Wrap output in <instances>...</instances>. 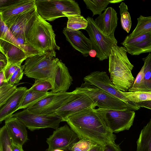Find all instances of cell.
I'll list each match as a JSON object with an SVG mask.
<instances>
[{
	"mask_svg": "<svg viewBox=\"0 0 151 151\" xmlns=\"http://www.w3.org/2000/svg\"><path fill=\"white\" fill-rule=\"evenodd\" d=\"M84 83L99 88L122 100L132 110L139 109L137 104L129 100L117 89L111 81L105 71L93 72L83 78Z\"/></svg>",
	"mask_w": 151,
	"mask_h": 151,
	"instance_id": "10",
	"label": "cell"
},
{
	"mask_svg": "<svg viewBox=\"0 0 151 151\" xmlns=\"http://www.w3.org/2000/svg\"><path fill=\"white\" fill-rule=\"evenodd\" d=\"M86 19L88 25L85 30L88 34L92 49L97 53L96 57L100 61L108 59L112 47L117 44V40L114 35H104L97 27L92 17L88 16Z\"/></svg>",
	"mask_w": 151,
	"mask_h": 151,
	"instance_id": "7",
	"label": "cell"
},
{
	"mask_svg": "<svg viewBox=\"0 0 151 151\" xmlns=\"http://www.w3.org/2000/svg\"><path fill=\"white\" fill-rule=\"evenodd\" d=\"M68 20L66 28L72 30L85 29L88 25L86 19L80 15H69L65 16Z\"/></svg>",
	"mask_w": 151,
	"mask_h": 151,
	"instance_id": "26",
	"label": "cell"
},
{
	"mask_svg": "<svg viewBox=\"0 0 151 151\" xmlns=\"http://www.w3.org/2000/svg\"><path fill=\"white\" fill-rule=\"evenodd\" d=\"M0 52L6 58L7 65H21L28 57L13 36L4 40L0 39Z\"/></svg>",
	"mask_w": 151,
	"mask_h": 151,
	"instance_id": "13",
	"label": "cell"
},
{
	"mask_svg": "<svg viewBox=\"0 0 151 151\" xmlns=\"http://www.w3.org/2000/svg\"><path fill=\"white\" fill-rule=\"evenodd\" d=\"M13 36L0 14V39L4 40Z\"/></svg>",
	"mask_w": 151,
	"mask_h": 151,
	"instance_id": "39",
	"label": "cell"
},
{
	"mask_svg": "<svg viewBox=\"0 0 151 151\" xmlns=\"http://www.w3.org/2000/svg\"><path fill=\"white\" fill-rule=\"evenodd\" d=\"M150 38H151V32L132 37H129V35H127L121 44L124 46L133 45L144 41Z\"/></svg>",
	"mask_w": 151,
	"mask_h": 151,
	"instance_id": "35",
	"label": "cell"
},
{
	"mask_svg": "<svg viewBox=\"0 0 151 151\" xmlns=\"http://www.w3.org/2000/svg\"><path fill=\"white\" fill-rule=\"evenodd\" d=\"M11 148L12 151H24L22 146L11 143Z\"/></svg>",
	"mask_w": 151,
	"mask_h": 151,
	"instance_id": "45",
	"label": "cell"
},
{
	"mask_svg": "<svg viewBox=\"0 0 151 151\" xmlns=\"http://www.w3.org/2000/svg\"><path fill=\"white\" fill-rule=\"evenodd\" d=\"M124 0H109L110 3H117L122 2Z\"/></svg>",
	"mask_w": 151,
	"mask_h": 151,
	"instance_id": "49",
	"label": "cell"
},
{
	"mask_svg": "<svg viewBox=\"0 0 151 151\" xmlns=\"http://www.w3.org/2000/svg\"><path fill=\"white\" fill-rule=\"evenodd\" d=\"M88 54L90 57L94 58L96 57L97 53L95 50L92 49L89 51Z\"/></svg>",
	"mask_w": 151,
	"mask_h": 151,
	"instance_id": "48",
	"label": "cell"
},
{
	"mask_svg": "<svg viewBox=\"0 0 151 151\" xmlns=\"http://www.w3.org/2000/svg\"><path fill=\"white\" fill-rule=\"evenodd\" d=\"M50 92H40L29 88L24 95L18 110L28 108L50 94Z\"/></svg>",
	"mask_w": 151,
	"mask_h": 151,
	"instance_id": "23",
	"label": "cell"
},
{
	"mask_svg": "<svg viewBox=\"0 0 151 151\" xmlns=\"http://www.w3.org/2000/svg\"><path fill=\"white\" fill-rule=\"evenodd\" d=\"M61 62L58 58H50L45 55L30 56L26 59L23 65L24 74L28 78L49 82L52 89Z\"/></svg>",
	"mask_w": 151,
	"mask_h": 151,
	"instance_id": "4",
	"label": "cell"
},
{
	"mask_svg": "<svg viewBox=\"0 0 151 151\" xmlns=\"http://www.w3.org/2000/svg\"><path fill=\"white\" fill-rule=\"evenodd\" d=\"M66 122L80 140H90L104 146L115 142L116 136L97 114L94 109H84L67 118Z\"/></svg>",
	"mask_w": 151,
	"mask_h": 151,
	"instance_id": "1",
	"label": "cell"
},
{
	"mask_svg": "<svg viewBox=\"0 0 151 151\" xmlns=\"http://www.w3.org/2000/svg\"><path fill=\"white\" fill-rule=\"evenodd\" d=\"M24 65H20L11 76L8 83L12 86L18 83L22 78L24 74Z\"/></svg>",
	"mask_w": 151,
	"mask_h": 151,
	"instance_id": "38",
	"label": "cell"
},
{
	"mask_svg": "<svg viewBox=\"0 0 151 151\" xmlns=\"http://www.w3.org/2000/svg\"><path fill=\"white\" fill-rule=\"evenodd\" d=\"M80 140L77 134L67 124L58 128L46 141L48 147L46 151L59 149L70 150L74 145Z\"/></svg>",
	"mask_w": 151,
	"mask_h": 151,
	"instance_id": "12",
	"label": "cell"
},
{
	"mask_svg": "<svg viewBox=\"0 0 151 151\" xmlns=\"http://www.w3.org/2000/svg\"><path fill=\"white\" fill-rule=\"evenodd\" d=\"M73 92L82 93L93 101L99 108L107 109H130L124 102L117 98L97 88L83 83L80 87L76 88Z\"/></svg>",
	"mask_w": 151,
	"mask_h": 151,
	"instance_id": "8",
	"label": "cell"
},
{
	"mask_svg": "<svg viewBox=\"0 0 151 151\" xmlns=\"http://www.w3.org/2000/svg\"><path fill=\"white\" fill-rule=\"evenodd\" d=\"M38 15L35 6L19 16L9 28L14 37H15L19 35L26 37L28 30Z\"/></svg>",
	"mask_w": 151,
	"mask_h": 151,
	"instance_id": "15",
	"label": "cell"
},
{
	"mask_svg": "<svg viewBox=\"0 0 151 151\" xmlns=\"http://www.w3.org/2000/svg\"><path fill=\"white\" fill-rule=\"evenodd\" d=\"M15 38L17 43L27 53L28 57L37 55H41L28 43L25 36L19 35Z\"/></svg>",
	"mask_w": 151,
	"mask_h": 151,
	"instance_id": "33",
	"label": "cell"
},
{
	"mask_svg": "<svg viewBox=\"0 0 151 151\" xmlns=\"http://www.w3.org/2000/svg\"><path fill=\"white\" fill-rule=\"evenodd\" d=\"M18 0H0V13Z\"/></svg>",
	"mask_w": 151,
	"mask_h": 151,
	"instance_id": "41",
	"label": "cell"
},
{
	"mask_svg": "<svg viewBox=\"0 0 151 151\" xmlns=\"http://www.w3.org/2000/svg\"><path fill=\"white\" fill-rule=\"evenodd\" d=\"M63 32L67 40L76 50L80 52L84 57L89 55V51L92 49L91 42L79 30H74L64 28Z\"/></svg>",
	"mask_w": 151,
	"mask_h": 151,
	"instance_id": "17",
	"label": "cell"
},
{
	"mask_svg": "<svg viewBox=\"0 0 151 151\" xmlns=\"http://www.w3.org/2000/svg\"><path fill=\"white\" fill-rule=\"evenodd\" d=\"M53 151H64V150L59 149H56L53 150Z\"/></svg>",
	"mask_w": 151,
	"mask_h": 151,
	"instance_id": "51",
	"label": "cell"
},
{
	"mask_svg": "<svg viewBox=\"0 0 151 151\" xmlns=\"http://www.w3.org/2000/svg\"><path fill=\"white\" fill-rule=\"evenodd\" d=\"M137 25L129 36L132 37L151 32V17L140 15L137 19Z\"/></svg>",
	"mask_w": 151,
	"mask_h": 151,
	"instance_id": "24",
	"label": "cell"
},
{
	"mask_svg": "<svg viewBox=\"0 0 151 151\" xmlns=\"http://www.w3.org/2000/svg\"><path fill=\"white\" fill-rule=\"evenodd\" d=\"M5 67L0 68V87L7 82L6 81L4 74V70Z\"/></svg>",
	"mask_w": 151,
	"mask_h": 151,
	"instance_id": "43",
	"label": "cell"
},
{
	"mask_svg": "<svg viewBox=\"0 0 151 151\" xmlns=\"http://www.w3.org/2000/svg\"><path fill=\"white\" fill-rule=\"evenodd\" d=\"M5 124L12 142L22 146L28 140L25 125L14 116L5 120Z\"/></svg>",
	"mask_w": 151,
	"mask_h": 151,
	"instance_id": "19",
	"label": "cell"
},
{
	"mask_svg": "<svg viewBox=\"0 0 151 151\" xmlns=\"http://www.w3.org/2000/svg\"><path fill=\"white\" fill-rule=\"evenodd\" d=\"M30 88L39 92H47L48 90L52 89V86L50 83L47 81L35 79L34 83Z\"/></svg>",
	"mask_w": 151,
	"mask_h": 151,
	"instance_id": "37",
	"label": "cell"
},
{
	"mask_svg": "<svg viewBox=\"0 0 151 151\" xmlns=\"http://www.w3.org/2000/svg\"><path fill=\"white\" fill-rule=\"evenodd\" d=\"M27 90L26 87L17 88L14 93L0 108V123L12 117L13 113L18 110Z\"/></svg>",
	"mask_w": 151,
	"mask_h": 151,
	"instance_id": "20",
	"label": "cell"
},
{
	"mask_svg": "<svg viewBox=\"0 0 151 151\" xmlns=\"http://www.w3.org/2000/svg\"><path fill=\"white\" fill-rule=\"evenodd\" d=\"M97 143L88 140L80 139L71 148V151H88Z\"/></svg>",
	"mask_w": 151,
	"mask_h": 151,
	"instance_id": "36",
	"label": "cell"
},
{
	"mask_svg": "<svg viewBox=\"0 0 151 151\" xmlns=\"http://www.w3.org/2000/svg\"><path fill=\"white\" fill-rule=\"evenodd\" d=\"M143 65L140 71L137 75L132 86L128 90L129 91L134 92L139 91H151L147 86L144 77Z\"/></svg>",
	"mask_w": 151,
	"mask_h": 151,
	"instance_id": "30",
	"label": "cell"
},
{
	"mask_svg": "<svg viewBox=\"0 0 151 151\" xmlns=\"http://www.w3.org/2000/svg\"><path fill=\"white\" fill-rule=\"evenodd\" d=\"M73 79L65 64L62 62L59 70L55 80L52 93L66 92L72 84Z\"/></svg>",
	"mask_w": 151,
	"mask_h": 151,
	"instance_id": "21",
	"label": "cell"
},
{
	"mask_svg": "<svg viewBox=\"0 0 151 151\" xmlns=\"http://www.w3.org/2000/svg\"><path fill=\"white\" fill-rule=\"evenodd\" d=\"M0 59L6 60L5 57L1 53H0Z\"/></svg>",
	"mask_w": 151,
	"mask_h": 151,
	"instance_id": "50",
	"label": "cell"
},
{
	"mask_svg": "<svg viewBox=\"0 0 151 151\" xmlns=\"http://www.w3.org/2000/svg\"><path fill=\"white\" fill-rule=\"evenodd\" d=\"M137 106L139 107H143L151 109V101H143L137 104Z\"/></svg>",
	"mask_w": 151,
	"mask_h": 151,
	"instance_id": "44",
	"label": "cell"
},
{
	"mask_svg": "<svg viewBox=\"0 0 151 151\" xmlns=\"http://www.w3.org/2000/svg\"><path fill=\"white\" fill-rule=\"evenodd\" d=\"M26 39L32 47L49 58H55L56 50L60 49L56 43L52 25L39 15L28 30Z\"/></svg>",
	"mask_w": 151,
	"mask_h": 151,
	"instance_id": "3",
	"label": "cell"
},
{
	"mask_svg": "<svg viewBox=\"0 0 151 151\" xmlns=\"http://www.w3.org/2000/svg\"><path fill=\"white\" fill-rule=\"evenodd\" d=\"M99 116L105 122L114 133L128 130L132 125L135 111L128 109H94Z\"/></svg>",
	"mask_w": 151,
	"mask_h": 151,
	"instance_id": "6",
	"label": "cell"
},
{
	"mask_svg": "<svg viewBox=\"0 0 151 151\" xmlns=\"http://www.w3.org/2000/svg\"><path fill=\"white\" fill-rule=\"evenodd\" d=\"M127 53L124 47L116 44L112 47L108 57L110 79L117 89L124 92L127 91L134 81L132 72L134 66Z\"/></svg>",
	"mask_w": 151,
	"mask_h": 151,
	"instance_id": "2",
	"label": "cell"
},
{
	"mask_svg": "<svg viewBox=\"0 0 151 151\" xmlns=\"http://www.w3.org/2000/svg\"><path fill=\"white\" fill-rule=\"evenodd\" d=\"M137 144L136 151H151V119L142 129Z\"/></svg>",
	"mask_w": 151,
	"mask_h": 151,
	"instance_id": "22",
	"label": "cell"
},
{
	"mask_svg": "<svg viewBox=\"0 0 151 151\" xmlns=\"http://www.w3.org/2000/svg\"><path fill=\"white\" fill-rule=\"evenodd\" d=\"M21 65L9 64L7 65L4 70V74L5 79L8 82L12 76Z\"/></svg>",
	"mask_w": 151,
	"mask_h": 151,
	"instance_id": "40",
	"label": "cell"
},
{
	"mask_svg": "<svg viewBox=\"0 0 151 151\" xmlns=\"http://www.w3.org/2000/svg\"><path fill=\"white\" fill-rule=\"evenodd\" d=\"M118 19L115 10L112 7H109L99 15L94 21L100 31L104 35L109 36L114 35Z\"/></svg>",
	"mask_w": 151,
	"mask_h": 151,
	"instance_id": "16",
	"label": "cell"
},
{
	"mask_svg": "<svg viewBox=\"0 0 151 151\" xmlns=\"http://www.w3.org/2000/svg\"><path fill=\"white\" fill-rule=\"evenodd\" d=\"M103 151H122L118 145L115 142H110L104 146Z\"/></svg>",
	"mask_w": 151,
	"mask_h": 151,
	"instance_id": "42",
	"label": "cell"
},
{
	"mask_svg": "<svg viewBox=\"0 0 151 151\" xmlns=\"http://www.w3.org/2000/svg\"><path fill=\"white\" fill-rule=\"evenodd\" d=\"M7 63L6 60L0 59V68L5 67Z\"/></svg>",
	"mask_w": 151,
	"mask_h": 151,
	"instance_id": "47",
	"label": "cell"
},
{
	"mask_svg": "<svg viewBox=\"0 0 151 151\" xmlns=\"http://www.w3.org/2000/svg\"><path fill=\"white\" fill-rule=\"evenodd\" d=\"M11 143L6 127L5 125L0 128V151H12Z\"/></svg>",
	"mask_w": 151,
	"mask_h": 151,
	"instance_id": "32",
	"label": "cell"
},
{
	"mask_svg": "<svg viewBox=\"0 0 151 151\" xmlns=\"http://www.w3.org/2000/svg\"><path fill=\"white\" fill-rule=\"evenodd\" d=\"M35 4L38 14L45 21L52 22L65 17L63 13L67 15L81 14L79 5L74 0H36Z\"/></svg>",
	"mask_w": 151,
	"mask_h": 151,
	"instance_id": "5",
	"label": "cell"
},
{
	"mask_svg": "<svg viewBox=\"0 0 151 151\" xmlns=\"http://www.w3.org/2000/svg\"><path fill=\"white\" fill-rule=\"evenodd\" d=\"M86 8L92 12L93 16L100 15L110 3L109 0H84Z\"/></svg>",
	"mask_w": 151,
	"mask_h": 151,
	"instance_id": "27",
	"label": "cell"
},
{
	"mask_svg": "<svg viewBox=\"0 0 151 151\" xmlns=\"http://www.w3.org/2000/svg\"><path fill=\"white\" fill-rule=\"evenodd\" d=\"M78 97V95L73 91L57 93L51 92L40 101L27 109L34 113L56 115L55 113L57 110Z\"/></svg>",
	"mask_w": 151,
	"mask_h": 151,
	"instance_id": "9",
	"label": "cell"
},
{
	"mask_svg": "<svg viewBox=\"0 0 151 151\" xmlns=\"http://www.w3.org/2000/svg\"><path fill=\"white\" fill-rule=\"evenodd\" d=\"M144 63V77L145 84L147 87L151 90V53L142 58Z\"/></svg>",
	"mask_w": 151,
	"mask_h": 151,
	"instance_id": "34",
	"label": "cell"
},
{
	"mask_svg": "<svg viewBox=\"0 0 151 151\" xmlns=\"http://www.w3.org/2000/svg\"><path fill=\"white\" fill-rule=\"evenodd\" d=\"M17 88L16 85H11L8 82L0 87V108L14 93Z\"/></svg>",
	"mask_w": 151,
	"mask_h": 151,
	"instance_id": "31",
	"label": "cell"
},
{
	"mask_svg": "<svg viewBox=\"0 0 151 151\" xmlns=\"http://www.w3.org/2000/svg\"><path fill=\"white\" fill-rule=\"evenodd\" d=\"M12 116L18 119L32 131L47 128L56 129L62 122L61 118L57 115L34 113L27 109L13 114Z\"/></svg>",
	"mask_w": 151,
	"mask_h": 151,
	"instance_id": "11",
	"label": "cell"
},
{
	"mask_svg": "<svg viewBox=\"0 0 151 151\" xmlns=\"http://www.w3.org/2000/svg\"><path fill=\"white\" fill-rule=\"evenodd\" d=\"M127 52L132 55H138L141 54L151 52V38L132 45L124 46Z\"/></svg>",
	"mask_w": 151,
	"mask_h": 151,
	"instance_id": "25",
	"label": "cell"
},
{
	"mask_svg": "<svg viewBox=\"0 0 151 151\" xmlns=\"http://www.w3.org/2000/svg\"><path fill=\"white\" fill-rule=\"evenodd\" d=\"M36 0H18L0 14L8 27L22 14L35 6Z\"/></svg>",
	"mask_w": 151,
	"mask_h": 151,
	"instance_id": "18",
	"label": "cell"
},
{
	"mask_svg": "<svg viewBox=\"0 0 151 151\" xmlns=\"http://www.w3.org/2000/svg\"><path fill=\"white\" fill-rule=\"evenodd\" d=\"M104 146L97 144L89 150L88 151H103Z\"/></svg>",
	"mask_w": 151,
	"mask_h": 151,
	"instance_id": "46",
	"label": "cell"
},
{
	"mask_svg": "<svg viewBox=\"0 0 151 151\" xmlns=\"http://www.w3.org/2000/svg\"><path fill=\"white\" fill-rule=\"evenodd\" d=\"M121 93L130 101L137 103L147 101H151V91H139L134 92Z\"/></svg>",
	"mask_w": 151,
	"mask_h": 151,
	"instance_id": "28",
	"label": "cell"
},
{
	"mask_svg": "<svg viewBox=\"0 0 151 151\" xmlns=\"http://www.w3.org/2000/svg\"><path fill=\"white\" fill-rule=\"evenodd\" d=\"M78 97L60 108L55 111V114L62 119V122L69 116L84 109H95L96 106L93 101L86 94L82 93H75Z\"/></svg>",
	"mask_w": 151,
	"mask_h": 151,
	"instance_id": "14",
	"label": "cell"
},
{
	"mask_svg": "<svg viewBox=\"0 0 151 151\" xmlns=\"http://www.w3.org/2000/svg\"><path fill=\"white\" fill-rule=\"evenodd\" d=\"M119 7L122 27L125 31L129 33L131 28L132 21L127 6L124 2H122Z\"/></svg>",
	"mask_w": 151,
	"mask_h": 151,
	"instance_id": "29",
	"label": "cell"
}]
</instances>
